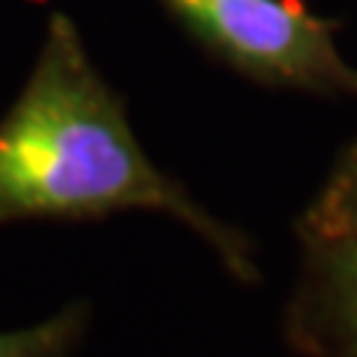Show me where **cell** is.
Segmentation results:
<instances>
[{
  "instance_id": "cell-1",
  "label": "cell",
  "mask_w": 357,
  "mask_h": 357,
  "mask_svg": "<svg viewBox=\"0 0 357 357\" xmlns=\"http://www.w3.org/2000/svg\"><path fill=\"white\" fill-rule=\"evenodd\" d=\"M158 211L203 238L238 283H259L253 241L215 218L134 137L122 98L54 13L24 89L0 119V223Z\"/></svg>"
},
{
  "instance_id": "cell-2",
  "label": "cell",
  "mask_w": 357,
  "mask_h": 357,
  "mask_svg": "<svg viewBox=\"0 0 357 357\" xmlns=\"http://www.w3.org/2000/svg\"><path fill=\"white\" fill-rule=\"evenodd\" d=\"M215 60L253 84L316 96H357V69L342 57L337 24L301 0H161Z\"/></svg>"
},
{
  "instance_id": "cell-3",
  "label": "cell",
  "mask_w": 357,
  "mask_h": 357,
  "mask_svg": "<svg viewBox=\"0 0 357 357\" xmlns=\"http://www.w3.org/2000/svg\"><path fill=\"white\" fill-rule=\"evenodd\" d=\"M301 244L304 265L286 307V342L304 357H357V236Z\"/></svg>"
},
{
  "instance_id": "cell-4",
  "label": "cell",
  "mask_w": 357,
  "mask_h": 357,
  "mask_svg": "<svg viewBox=\"0 0 357 357\" xmlns=\"http://www.w3.org/2000/svg\"><path fill=\"white\" fill-rule=\"evenodd\" d=\"M301 241L357 236V137L340 152L328 178L295 223Z\"/></svg>"
},
{
  "instance_id": "cell-5",
  "label": "cell",
  "mask_w": 357,
  "mask_h": 357,
  "mask_svg": "<svg viewBox=\"0 0 357 357\" xmlns=\"http://www.w3.org/2000/svg\"><path fill=\"white\" fill-rule=\"evenodd\" d=\"M89 310L84 301L27 328L0 331V357H72L84 340Z\"/></svg>"
}]
</instances>
